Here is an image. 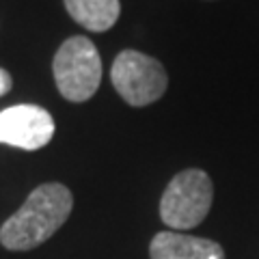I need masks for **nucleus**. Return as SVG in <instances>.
<instances>
[{"mask_svg":"<svg viewBox=\"0 0 259 259\" xmlns=\"http://www.w3.org/2000/svg\"><path fill=\"white\" fill-rule=\"evenodd\" d=\"M151 259H225L223 246L214 240L182 231H160L149 244Z\"/></svg>","mask_w":259,"mask_h":259,"instance_id":"423d86ee","label":"nucleus"},{"mask_svg":"<svg viewBox=\"0 0 259 259\" xmlns=\"http://www.w3.org/2000/svg\"><path fill=\"white\" fill-rule=\"evenodd\" d=\"M54 136V119L41 106L18 104L0 112V143L24 151L46 147Z\"/></svg>","mask_w":259,"mask_h":259,"instance_id":"39448f33","label":"nucleus"},{"mask_svg":"<svg viewBox=\"0 0 259 259\" xmlns=\"http://www.w3.org/2000/svg\"><path fill=\"white\" fill-rule=\"evenodd\" d=\"M74 197L63 184H41L28 194L24 205L0 227V244L7 250H30L50 240L65 225Z\"/></svg>","mask_w":259,"mask_h":259,"instance_id":"f257e3e1","label":"nucleus"},{"mask_svg":"<svg viewBox=\"0 0 259 259\" xmlns=\"http://www.w3.org/2000/svg\"><path fill=\"white\" fill-rule=\"evenodd\" d=\"M110 80L119 97L136 108L158 102L168 87V76L162 63L139 50H123L117 54Z\"/></svg>","mask_w":259,"mask_h":259,"instance_id":"20e7f679","label":"nucleus"},{"mask_svg":"<svg viewBox=\"0 0 259 259\" xmlns=\"http://www.w3.org/2000/svg\"><path fill=\"white\" fill-rule=\"evenodd\" d=\"M71 20L91 32H106L121 15L119 0H65Z\"/></svg>","mask_w":259,"mask_h":259,"instance_id":"0eeeda50","label":"nucleus"},{"mask_svg":"<svg viewBox=\"0 0 259 259\" xmlns=\"http://www.w3.org/2000/svg\"><path fill=\"white\" fill-rule=\"evenodd\" d=\"M54 82L69 102H87L102 82V59L95 44L82 35L69 37L54 54Z\"/></svg>","mask_w":259,"mask_h":259,"instance_id":"7ed1b4c3","label":"nucleus"},{"mask_svg":"<svg viewBox=\"0 0 259 259\" xmlns=\"http://www.w3.org/2000/svg\"><path fill=\"white\" fill-rule=\"evenodd\" d=\"M214 199V186L205 171L186 168L162 192L160 218L171 231H188L203 223Z\"/></svg>","mask_w":259,"mask_h":259,"instance_id":"f03ea898","label":"nucleus"},{"mask_svg":"<svg viewBox=\"0 0 259 259\" xmlns=\"http://www.w3.org/2000/svg\"><path fill=\"white\" fill-rule=\"evenodd\" d=\"M11 87H13V80H11V74L7 69L0 67V97L7 95L11 91Z\"/></svg>","mask_w":259,"mask_h":259,"instance_id":"6e6552de","label":"nucleus"}]
</instances>
